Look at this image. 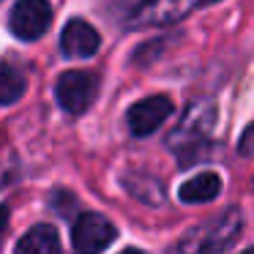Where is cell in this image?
I'll list each match as a JSON object with an SVG mask.
<instances>
[{
  "mask_svg": "<svg viewBox=\"0 0 254 254\" xmlns=\"http://www.w3.org/2000/svg\"><path fill=\"white\" fill-rule=\"evenodd\" d=\"M17 254H61V238L55 227L39 224L30 232H25L17 243Z\"/></svg>",
  "mask_w": 254,
  "mask_h": 254,
  "instance_id": "8",
  "label": "cell"
},
{
  "mask_svg": "<svg viewBox=\"0 0 254 254\" xmlns=\"http://www.w3.org/2000/svg\"><path fill=\"white\" fill-rule=\"evenodd\" d=\"M243 216L238 208H227L224 213L210 216L208 221L191 227L178 243L181 254H221L224 249H230L235 243V238L241 235Z\"/></svg>",
  "mask_w": 254,
  "mask_h": 254,
  "instance_id": "1",
  "label": "cell"
},
{
  "mask_svg": "<svg viewBox=\"0 0 254 254\" xmlns=\"http://www.w3.org/2000/svg\"><path fill=\"white\" fill-rule=\"evenodd\" d=\"M123 17L134 19V25H145L150 19H164L172 14L170 0H121Z\"/></svg>",
  "mask_w": 254,
  "mask_h": 254,
  "instance_id": "10",
  "label": "cell"
},
{
  "mask_svg": "<svg viewBox=\"0 0 254 254\" xmlns=\"http://www.w3.org/2000/svg\"><path fill=\"white\" fill-rule=\"evenodd\" d=\"M172 112V101L167 96H148V99L137 101V104L128 110V128H131L134 137H148L153 134L161 123L170 118Z\"/></svg>",
  "mask_w": 254,
  "mask_h": 254,
  "instance_id": "5",
  "label": "cell"
},
{
  "mask_svg": "<svg viewBox=\"0 0 254 254\" xmlns=\"http://www.w3.org/2000/svg\"><path fill=\"white\" fill-rule=\"evenodd\" d=\"M96 93H99V77L90 71H66L55 82L58 104L71 115H79V112L88 110L93 104Z\"/></svg>",
  "mask_w": 254,
  "mask_h": 254,
  "instance_id": "2",
  "label": "cell"
},
{
  "mask_svg": "<svg viewBox=\"0 0 254 254\" xmlns=\"http://www.w3.org/2000/svg\"><path fill=\"white\" fill-rule=\"evenodd\" d=\"M121 254H145V252H139V249H126V252H121Z\"/></svg>",
  "mask_w": 254,
  "mask_h": 254,
  "instance_id": "12",
  "label": "cell"
},
{
  "mask_svg": "<svg viewBox=\"0 0 254 254\" xmlns=\"http://www.w3.org/2000/svg\"><path fill=\"white\" fill-rule=\"evenodd\" d=\"M243 254H254V249H246V252H243Z\"/></svg>",
  "mask_w": 254,
  "mask_h": 254,
  "instance_id": "14",
  "label": "cell"
},
{
  "mask_svg": "<svg viewBox=\"0 0 254 254\" xmlns=\"http://www.w3.org/2000/svg\"><path fill=\"white\" fill-rule=\"evenodd\" d=\"M101 39L96 33L93 25H88L85 19H71L61 33V50L66 58H90L96 55Z\"/></svg>",
  "mask_w": 254,
  "mask_h": 254,
  "instance_id": "7",
  "label": "cell"
},
{
  "mask_svg": "<svg viewBox=\"0 0 254 254\" xmlns=\"http://www.w3.org/2000/svg\"><path fill=\"white\" fill-rule=\"evenodd\" d=\"M210 3H219V0H199V6H210Z\"/></svg>",
  "mask_w": 254,
  "mask_h": 254,
  "instance_id": "13",
  "label": "cell"
},
{
  "mask_svg": "<svg viewBox=\"0 0 254 254\" xmlns=\"http://www.w3.org/2000/svg\"><path fill=\"white\" fill-rule=\"evenodd\" d=\"M219 191H221V178L216 172H199L197 178L183 183L178 197L189 205H199V202H210L213 197H219Z\"/></svg>",
  "mask_w": 254,
  "mask_h": 254,
  "instance_id": "9",
  "label": "cell"
},
{
  "mask_svg": "<svg viewBox=\"0 0 254 254\" xmlns=\"http://www.w3.org/2000/svg\"><path fill=\"white\" fill-rule=\"evenodd\" d=\"M52 6L50 0H17L8 14L11 33L22 41H36L50 30Z\"/></svg>",
  "mask_w": 254,
  "mask_h": 254,
  "instance_id": "3",
  "label": "cell"
},
{
  "mask_svg": "<svg viewBox=\"0 0 254 254\" xmlns=\"http://www.w3.org/2000/svg\"><path fill=\"white\" fill-rule=\"evenodd\" d=\"M213 126V107L210 104H191L183 118V123L178 126V131L172 134V145H178L183 153V148L197 150V145H202L205 134Z\"/></svg>",
  "mask_w": 254,
  "mask_h": 254,
  "instance_id": "6",
  "label": "cell"
},
{
  "mask_svg": "<svg viewBox=\"0 0 254 254\" xmlns=\"http://www.w3.org/2000/svg\"><path fill=\"white\" fill-rule=\"evenodd\" d=\"M115 227L99 213H82L74 221L71 243L79 254H101L112 241H115Z\"/></svg>",
  "mask_w": 254,
  "mask_h": 254,
  "instance_id": "4",
  "label": "cell"
},
{
  "mask_svg": "<svg viewBox=\"0 0 254 254\" xmlns=\"http://www.w3.org/2000/svg\"><path fill=\"white\" fill-rule=\"evenodd\" d=\"M22 93H25L22 74L6 63V66L0 68V101H3V104H14Z\"/></svg>",
  "mask_w": 254,
  "mask_h": 254,
  "instance_id": "11",
  "label": "cell"
}]
</instances>
